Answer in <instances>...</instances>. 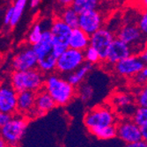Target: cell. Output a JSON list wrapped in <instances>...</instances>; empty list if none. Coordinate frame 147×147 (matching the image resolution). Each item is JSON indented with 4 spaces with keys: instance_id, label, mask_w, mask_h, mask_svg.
Wrapping results in <instances>:
<instances>
[{
    "instance_id": "obj_1",
    "label": "cell",
    "mask_w": 147,
    "mask_h": 147,
    "mask_svg": "<svg viewBox=\"0 0 147 147\" xmlns=\"http://www.w3.org/2000/svg\"><path fill=\"white\" fill-rule=\"evenodd\" d=\"M43 88L54 99L57 106H66L77 95V88L72 86L63 75L52 72L45 78Z\"/></svg>"
},
{
    "instance_id": "obj_2",
    "label": "cell",
    "mask_w": 147,
    "mask_h": 147,
    "mask_svg": "<svg viewBox=\"0 0 147 147\" xmlns=\"http://www.w3.org/2000/svg\"><path fill=\"white\" fill-rule=\"evenodd\" d=\"M10 82L18 92L26 90L36 92L44 86L45 74L38 68L28 71H14L11 74Z\"/></svg>"
},
{
    "instance_id": "obj_3",
    "label": "cell",
    "mask_w": 147,
    "mask_h": 147,
    "mask_svg": "<svg viewBox=\"0 0 147 147\" xmlns=\"http://www.w3.org/2000/svg\"><path fill=\"white\" fill-rule=\"evenodd\" d=\"M84 124L90 131L95 129L116 124L118 116L114 108L110 106H97L86 111L84 116Z\"/></svg>"
},
{
    "instance_id": "obj_4",
    "label": "cell",
    "mask_w": 147,
    "mask_h": 147,
    "mask_svg": "<svg viewBox=\"0 0 147 147\" xmlns=\"http://www.w3.org/2000/svg\"><path fill=\"white\" fill-rule=\"evenodd\" d=\"M28 117L17 112L5 125L0 127V136L5 140L7 146L20 144L28 128Z\"/></svg>"
},
{
    "instance_id": "obj_5",
    "label": "cell",
    "mask_w": 147,
    "mask_h": 147,
    "mask_svg": "<svg viewBox=\"0 0 147 147\" xmlns=\"http://www.w3.org/2000/svg\"><path fill=\"white\" fill-rule=\"evenodd\" d=\"M72 29L58 17L51 22L49 30L53 38V51L57 57L69 48V40Z\"/></svg>"
},
{
    "instance_id": "obj_6",
    "label": "cell",
    "mask_w": 147,
    "mask_h": 147,
    "mask_svg": "<svg viewBox=\"0 0 147 147\" xmlns=\"http://www.w3.org/2000/svg\"><path fill=\"white\" fill-rule=\"evenodd\" d=\"M84 63H86L84 51L69 47L58 57L56 71L61 75L66 76L76 71Z\"/></svg>"
},
{
    "instance_id": "obj_7",
    "label": "cell",
    "mask_w": 147,
    "mask_h": 147,
    "mask_svg": "<svg viewBox=\"0 0 147 147\" xmlns=\"http://www.w3.org/2000/svg\"><path fill=\"white\" fill-rule=\"evenodd\" d=\"M115 36L132 47L134 54H138L144 49L147 40L143 35L137 23H127L122 26Z\"/></svg>"
},
{
    "instance_id": "obj_8",
    "label": "cell",
    "mask_w": 147,
    "mask_h": 147,
    "mask_svg": "<svg viewBox=\"0 0 147 147\" xmlns=\"http://www.w3.org/2000/svg\"><path fill=\"white\" fill-rule=\"evenodd\" d=\"M117 137L127 145L143 139L142 128L132 117H123L116 123Z\"/></svg>"
},
{
    "instance_id": "obj_9",
    "label": "cell",
    "mask_w": 147,
    "mask_h": 147,
    "mask_svg": "<svg viewBox=\"0 0 147 147\" xmlns=\"http://www.w3.org/2000/svg\"><path fill=\"white\" fill-rule=\"evenodd\" d=\"M146 66L138 54H132L114 65V71L119 77L131 78Z\"/></svg>"
},
{
    "instance_id": "obj_10",
    "label": "cell",
    "mask_w": 147,
    "mask_h": 147,
    "mask_svg": "<svg viewBox=\"0 0 147 147\" xmlns=\"http://www.w3.org/2000/svg\"><path fill=\"white\" fill-rule=\"evenodd\" d=\"M115 37L113 31L105 26L90 35V45L97 49L101 62L106 61L111 43Z\"/></svg>"
},
{
    "instance_id": "obj_11",
    "label": "cell",
    "mask_w": 147,
    "mask_h": 147,
    "mask_svg": "<svg viewBox=\"0 0 147 147\" xmlns=\"http://www.w3.org/2000/svg\"><path fill=\"white\" fill-rule=\"evenodd\" d=\"M105 20L100 11L94 9L79 14L78 28L88 34H92L104 26Z\"/></svg>"
},
{
    "instance_id": "obj_12",
    "label": "cell",
    "mask_w": 147,
    "mask_h": 147,
    "mask_svg": "<svg viewBox=\"0 0 147 147\" xmlns=\"http://www.w3.org/2000/svg\"><path fill=\"white\" fill-rule=\"evenodd\" d=\"M11 65L14 71H28L38 68V57L32 46L20 49L13 57Z\"/></svg>"
},
{
    "instance_id": "obj_13",
    "label": "cell",
    "mask_w": 147,
    "mask_h": 147,
    "mask_svg": "<svg viewBox=\"0 0 147 147\" xmlns=\"http://www.w3.org/2000/svg\"><path fill=\"white\" fill-rule=\"evenodd\" d=\"M17 101L18 92L11 82L0 86V112L14 115L17 113Z\"/></svg>"
},
{
    "instance_id": "obj_14",
    "label": "cell",
    "mask_w": 147,
    "mask_h": 147,
    "mask_svg": "<svg viewBox=\"0 0 147 147\" xmlns=\"http://www.w3.org/2000/svg\"><path fill=\"white\" fill-rule=\"evenodd\" d=\"M110 103L114 109L121 112L123 117H132L137 109L134 108L135 96L124 92L114 93L110 98Z\"/></svg>"
},
{
    "instance_id": "obj_15",
    "label": "cell",
    "mask_w": 147,
    "mask_h": 147,
    "mask_svg": "<svg viewBox=\"0 0 147 147\" xmlns=\"http://www.w3.org/2000/svg\"><path fill=\"white\" fill-rule=\"evenodd\" d=\"M132 54H134V50L132 47L122 41L121 39L115 37L111 43L105 62L109 65L114 66L119 61L128 57Z\"/></svg>"
},
{
    "instance_id": "obj_16",
    "label": "cell",
    "mask_w": 147,
    "mask_h": 147,
    "mask_svg": "<svg viewBox=\"0 0 147 147\" xmlns=\"http://www.w3.org/2000/svg\"><path fill=\"white\" fill-rule=\"evenodd\" d=\"M57 106V105L52 96L44 88H42L41 90L36 92L34 118L45 115L49 111L54 109Z\"/></svg>"
},
{
    "instance_id": "obj_17",
    "label": "cell",
    "mask_w": 147,
    "mask_h": 147,
    "mask_svg": "<svg viewBox=\"0 0 147 147\" xmlns=\"http://www.w3.org/2000/svg\"><path fill=\"white\" fill-rule=\"evenodd\" d=\"M36 92L33 91H22L18 92L17 112L26 115V117L34 118V110L35 106Z\"/></svg>"
},
{
    "instance_id": "obj_18",
    "label": "cell",
    "mask_w": 147,
    "mask_h": 147,
    "mask_svg": "<svg viewBox=\"0 0 147 147\" xmlns=\"http://www.w3.org/2000/svg\"><path fill=\"white\" fill-rule=\"evenodd\" d=\"M53 38L49 29H44L41 40L35 44L32 45L33 49L34 50L38 59H41L49 54L53 51Z\"/></svg>"
},
{
    "instance_id": "obj_19",
    "label": "cell",
    "mask_w": 147,
    "mask_h": 147,
    "mask_svg": "<svg viewBox=\"0 0 147 147\" xmlns=\"http://www.w3.org/2000/svg\"><path fill=\"white\" fill-rule=\"evenodd\" d=\"M90 46V34L79 28H73L69 40V47L84 51Z\"/></svg>"
},
{
    "instance_id": "obj_20",
    "label": "cell",
    "mask_w": 147,
    "mask_h": 147,
    "mask_svg": "<svg viewBox=\"0 0 147 147\" xmlns=\"http://www.w3.org/2000/svg\"><path fill=\"white\" fill-rule=\"evenodd\" d=\"M93 66H94V64L86 62L76 71L66 75L65 78L72 86H74L75 87H78L86 80L88 74L92 71Z\"/></svg>"
},
{
    "instance_id": "obj_21",
    "label": "cell",
    "mask_w": 147,
    "mask_h": 147,
    "mask_svg": "<svg viewBox=\"0 0 147 147\" xmlns=\"http://www.w3.org/2000/svg\"><path fill=\"white\" fill-rule=\"evenodd\" d=\"M58 18L72 28H78L79 14L71 6L62 7L58 13Z\"/></svg>"
},
{
    "instance_id": "obj_22",
    "label": "cell",
    "mask_w": 147,
    "mask_h": 147,
    "mask_svg": "<svg viewBox=\"0 0 147 147\" xmlns=\"http://www.w3.org/2000/svg\"><path fill=\"white\" fill-rule=\"evenodd\" d=\"M57 58L58 57L54 52H52L51 54L38 59V69L44 74H49L56 71Z\"/></svg>"
},
{
    "instance_id": "obj_23",
    "label": "cell",
    "mask_w": 147,
    "mask_h": 147,
    "mask_svg": "<svg viewBox=\"0 0 147 147\" xmlns=\"http://www.w3.org/2000/svg\"><path fill=\"white\" fill-rule=\"evenodd\" d=\"M92 136H94L100 140H109L117 137V127L116 124L106 126L99 129H95L89 131Z\"/></svg>"
},
{
    "instance_id": "obj_24",
    "label": "cell",
    "mask_w": 147,
    "mask_h": 147,
    "mask_svg": "<svg viewBox=\"0 0 147 147\" xmlns=\"http://www.w3.org/2000/svg\"><path fill=\"white\" fill-rule=\"evenodd\" d=\"M100 3L99 0H74L71 7L80 14L87 11L98 9Z\"/></svg>"
},
{
    "instance_id": "obj_25",
    "label": "cell",
    "mask_w": 147,
    "mask_h": 147,
    "mask_svg": "<svg viewBox=\"0 0 147 147\" xmlns=\"http://www.w3.org/2000/svg\"><path fill=\"white\" fill-rule=\"evenodd\" d=\"M28 0H15L13 5V15L11 18V21L10 23L11 28H14V26L19 23L20 20L21 19L23 12L25 11V8L28 5Z\"/></svg>"
},
{
    "instance_id": "obj_26",
    "label": "cell",
    "mask_w": 147,
    "mask_h": 147,
    "mask_svg": "<svg viewBox=\"0 0 147 147\" xmlns=\"http://www.w3.org/2000/svg\"><path fill=\"white\" fill-rule=\"evenodd\" d=\"M77 95L83 102H89L92 100L94 95V91L92 86L89 84H84V82L79 85L77 89Z\"/></svg>"
},
{
    "instance_id": "obj_27",
    "label": "cell",
    "mask_w": 147,
    "mask_h": 147,
    "mask_svg": "<svg viewBox=\"0 0 147 147\" xmlns=\"http://www.w3.org/2000/svg\"><path fill=\"white\" fill-rule=\"evenodd\" d=\"M44 28L42 24H35L33 26L32 29L30 30L28 35V44H30L31 46L37 43L42 38V32H43Z\"/></svg>"
},
{
    "instance_id": "obj_28",
    "label": "cell",
    "mask_w": 147,
    "mask_h": 147,
    "mask_svg": "<svg viewBox=\"0 0 147 147\" xmlns=\"http://www.w3.org/2000/svg\"><path fill=\"white\" fill-rule=\"evenodd\" d=\"M84 56H85V60L87 63L96 64L101 62L99 52L97 51L96 49H94L91 45L84 50Z\"/></svg>"
},
{
    "instance_id": "obj_29",
    "label": "cell",
    "mask_w": 147,
    "mask_h": 147,
    "mask_svg": "<svg viewBox=\"0 0 147 147\" xmlns=\"http://www.w3.org/2000/svg\"><path fill=\"white\" fill-rule=\"evenodd\" d=\"M135 94V102L138 107H147V84L142 87L137 88Z\"/></svg>"
},
{
    "instance_id": "obj_30",
    "label": "cell",
    "mask_w": 147,
    "mask_h": 147,
    "mask_svg": "<svg viewBox=\"0 0 147 147\" xmlns=\"http://www.w3.org/2000/svg\"><path fill=\"white\" fill-rule=\"evenodd\" d=\"M131 79V83L136 88L142 87L147 84V65L145 67L140 71L138 74H136Z\"/></svg>"
},
{
    "instance_id": "obj_31",
    "label": "cell",
    "mask_w": 147,
    "mask_h": 147,
    "mask_svg": "<svg viewBox=\"0 0 147 147\" xmlns=\"http://www.w3.org/2000/svg\"><path fill=\"white\" fill-rule=\"evenodd\" d=\"M132 119L140 125L141 127L147 123V107H138L134 115L132 116Z\"/></svg>"
},
{
    "instance_id": "obj_32",
    "label": "cell",
    "mask_w": 147,
    "mask_h": 147,
    "mask_svg": "<svg viewBox=\"0 0 147 147\" xmlns=\"http://www.w3.org/2000/svg\"><path fill=\"white\" fill-rule=\"evenodd\" d=\"M137 24L144 38L147 40V10L142 9L137 21Z\"/></svg>"
},
{
    "instance_id": "obj_33",
    "label": "cell",
    "mask_w": 147,
    "mask_h": 147,
    "mask_svg": "<svg viewBox=\"0 0 147 147\" xmlns=\"http://www.w3.org/2000/svg\"><path fill=\"white\" fill-rule=\"evenodd\" d=\"M12 15H13V5H11V6H9L7 8V10L5 13V16H4V24L5 26H10Z\"/></svg>"
},
{
    "instance_id": "obj_34",
    "label": "cell",
    "mask_w": 147,
    "mask_h": 147,
    "mask_svg": "<svg viewBox=\"0 0 147 147\" xmlns=\"http://www.w3.org/2000/svg\"><path fill=\"white\" fill-rule=\"evenodd\" d=\"M11 117H12V115H11V114L0 112V127L5 125L11 119Z\"/></svg>"
},
{
    "instance_id": "obj_35",
    "label": "cell",
    "mask_w": 147,
    "mask_h": 147,
    "mask_svg": "<svg viewBox=\"0 0 147 147\" xmlns=\"http://www.w3.org/2000/svg\"><path fill=\"white\" fill-rule=\"evenodd\" d=\"M74 0H56L57 4L60 7H66V6H71Z\"/></svg>"
},
{
    "instance_id": "obj_36",
    "label": "cell",
    "mask_w": 147,
    "mask_h": 147,
    "mask_svg": "<svg viewBox=\"0 0 147 147\" xmlns=\"http://www.w3.org/2000/svg\"><path fill=\"white\" fill-rule=\"evenodd\" d=\"M139 56L143 59V61L145 63V64L147 65V42L145 43V45H144V49H142V51L139 53Z\"/></svg>"
},
{
    "instance_id": "obj_37",
    "label": "cell",
    "mask_w": 147,
    "mask_h": 147,
    "mask_svg": "<svg viewBox=\"0 0 147 147\" xmlns=\"http://www.w3.org/2000/svg\"><path fill=\"white\" fill-rule=\"evenodd\" d=\"M128 146H131V147H147V142L144 139H141V140H139L138 142L130 144Z\"/></svg>"
},
{
    "instance_id": "obj_38",
    "label": "cell",
    "mask_w": 147,
    "mask_h": 147,
    "mask_svg": "<svg viewBox=\"0 0 147 147\" xmlns=\"http://www.w3.org/2000/svg\"><path fill=\"white\" fill-rule=\"evenodd\" d=\"M41 1H42V0H29L30 7L33 8V9L36 8L40 5V3H41Z\"/></svg>"
},
{
    "instance_id": "obj_39",
    "label": "cell",
    "mask_w": 147,
    "mask_h": 147,
    "mask_svg": "<svg viewBox=\"0 0 147 147\" xmlns=\"http://www.w3.org/2000/svg\"><path fill=\"white\" fill-rule=\"evenodd\" d=\"M137 3L141 7V9L147 10V0H137Z\"/></svg>"
},
{
    "instance_id": "obj_40",
    "label": "cell",
    "mask_w": 147,
    "mask_h": 147,
    "mask_svg": "<svg viewBox=\"0 0 147 147\" xmlns=\"http://www.w3.org/2000/svg\"><path fill=\"white\" fill-rule=\"evenodd\" d=\"M142 134H143V139H144L147 142V123L143 125L142 127Z\"/></svg>"
},
{
    "instance_id": "obj_41",
    "label": "cell",
    "mask_w": 147,
    "mask_h": 147,
    "mask_svg": "<svg viewBox=\"0 0 147 147\" xmlns=\"http://www.w3.org/2000/svg\"><path fill=\"white\" fill-rule=\"evenodd\" d=\"M7 146V144L5 142V140L0 136V147H6Z\"/></svg>"
},
{
    "instance_id": "obj_42",
    "label": "cell",
    "mask_w": 147,
    "mask_h": 147,
    "mask_svg": "<svg viewBox=\"0 0 147 147\" xmlns=\"http://www.w3.org/2000/svg\"><path fill=\"white\" fill-rule=\"evenodd\" d=\"M100 2H104V1H109V0H99Z\"/></svg>"
}]
</instances>
